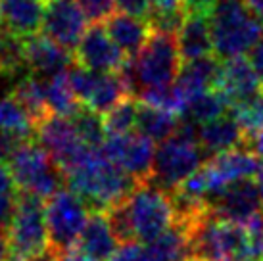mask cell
Returning <instances> with one entry per match:
<instances>
[{
    "label": "cell",
    "mask_w": 263,
    "mask_h": 261,
    "mask_svg": "<svg viewBox=\"0 0 263 261\" xmlns=\"http://www.w3.org/2000/svg\"><path fill=\"white\" fill-rule=\"evenodd\" d=\"M22 69H27L25 39L0 27V75L14 77L15 73H20Z\"/></svg>",
    "instance_id": "f546056e"
},
{
    "label": "cell",
    "mask_w": 263,
    "mask_h": 261,
    "mask_svg": "<svg viewBox=\"0 0 263 261\" xmlns=\"http://www.w3.org/2000/svg\"><path fill=\"white\" fill-rule=\"evenodd\" d=\"M10 254L37 259L50 248L48 225H46V200L29 192L17 196L15 211L6 227Z\"/></svg>",
    "instance_id": "ba28073f"
},
{
    "label": "cell",
    "mask_w": 263,
    "mask_h": 261,
    "mask_svg": "<svg viewBox=\"0 0 263 261\" xmlns=\"http://www.w3.org/2000/svg\"><path fill=\"white\" fill-rule=\"evenodd\" d=\"M73 56L75 64L96 73L121 71L129 62L125 52L114 43L106 27H102V23H95L88 27L77 44Z\"/></svg>",
    "instance_id": "4fadbf2b"
},
{
    "label": "cell",
    "mask_w": 263,
    "mask_h": 261,
    "mask_svg": "<svg viewBox=\"0 0 263 261\" xmlns=\"http://www.w3.org/2000/svg\"><path fill=\"white\" fill-rule=\"evenodd\" d=\"M183 227L189 232L190 252L194 259L236 261L248 257L246 227L217 217L212 210Z\"/></svg>",
    "instance_id": "5b68a950"
},
{
    "label": "cell",
    "mask_w": 263,
    "mask_h": 261,
    "mask_svg": "<svg viewBox=\"0 0 263 261\" xmlns=\"http://www.w3.org/2000/svg\"><path fill=\"white\" fill-rule=\"evenodd\" d=\"M261 213H263V181H261Z\"/></svg>",
    "instance_id": "bcb514c9"
},
{
    "label": "cell",
    "mask_w": 263,
    "mask_h": 261,
    "mask_svg": "<svg viewBox=\"0 0 263 261\" xmlns=\"http://www.w3.org/2000/svg\"><path fill=\"white\" fill-rule=\"evenodd\" d=\"M66 184L88 203L90 211H106L131 194L137 181L96 148L87 160L67 171Z\"/></svg>",
    "instance_id": "6da1fadb"
},
{
    "label": "cell",
    "mask_w": 263,
    "mask_h": 261,
    "mask_svg": "<svg viewBox=\"0 0 263 261\" xmlns=\"http://www.w3.org/2000/svg\"><path fill=\"white\" fill-rule=\"evenodd\" d=\"M43 0H0V27L29 39L43 29Z\"/></svg>",
    "instance_id": "ac0fdd59"
},
{
    "label": "cell",
    "mask_w": 263,
    "mask_h": 261,
    "mask_svg": "<svg viewBox=\"0 0 263 261\" xmlns=\"http://www.w3.org/2000/svg\"><path fill=\"white\" fill-rule=\"evenodd\" d=\"M79 2L83 14L87 17V22L95 23H106L111 15L116 14L117 0H77Z\"/></svg>",
    "instance_id": "e575fe53"
},
{
    "label": "cell",
    "mask_w": 263,
    "mask_h": 261,
    "mask_svg": "<svg viewBox=\"0 0 263 261\" xmlns=\"http://www.w3.org/2000/svg\"><path fill=\"white\" fill-rule=\"evenodd\" d=\"M8 255H10L8 234H6V229H4V227H0V261H6Z\"/></svg>",
    "instance_id": "b9f144b4"
},
{
    "label": "cell",
    "mask_w": 263,
    "mask_h": 261,
    "mask_svg": "<svg viewBox=\"0 0 263 261\" xmlns=\"http://www.w3.org/2000/svg\"><path fill=\"white\" fill-rule=\"evenodd\" d=\"M177 114L167 109L156 108L150 104L140 102L139 106V119H137V130L152 138L154 142H163L169 137L175 135L177 127L181 121H177Z\"/></svg>",
    "instance_id": "d4e9b609"
},
{
    "label": "cell",
    "mask_w": 263,
    "mask_h": 261,
    "mask_svg": "<svg viewBox=\"0 0 263 261\" xmlns=\"http://www.w3.org/2000/svg\"><path fill=\"white\" fill-rule=\"evenodd\" d=\"M69 119L75 125L79 137L88 146H92V148H100L102 146V142L108 137V133H106V127H104V117L98 111L87 108V106H81Z\"/></svg>",
    "instance_id": "1f68e13d"
},
{
    "label": "cell",
    "mask_w": 263,
    "mask_h": 261,
    "mask_svg": "<svg viewBox=\"0 0 263 261\" xmlns=\"http://www.w3.org/2000/svg\"><path fill=\"white\" fill-rule=\"evenodd\" d=\"M35 138L64 169V173L79 165L81 161H85L96 150L79 137L69 117L54 116V114L44 117L37 125Z\"/></svg>",
    "instance_id": "30bf717a"
},
{
    "label": "cell",
    "mask_w": 263,
    "mask_h": 261,
    "mask_svg": "<svg viewBox=\"0 0 263 261\" xmlns=\"http://www.w3.org/2000/svg\"><path fill=\"white\" fill-rule=\"evenodd\" d=\"M139 106L140 100H137V96H129L119 102L116 108H111L104 116V127H106L108 137L133 133V129L137 127V119H139Z\"/></svg>",
    "instance_id": "4dcf8cb0"
},
{
    "label": "cell",
    "mask_w": 263,
    "mask_h": 261,
    "mask_svg": "<svg viewBox=\"0 0 263 261\" xmlns=\"http://www.w3.org/2000/svg\"><path fill=\"white\" fill-rule=\"evenodd\" d=\"M90 215L88 203L77 192L64 187L46 200V225L50 250L62 255L79 244L81 232Z\"/></svg>",
    "instance_id": "9c48e42d"
},
{
    "label": "cell",
    "mask_w": 263,
    "mask_h": 261,
    "mask_svg": "<svg viewBox=\"0 0 263 261\" xmlns=\"http://www.w3.org/2000/svg\"><path fill=\"white\" fill-rule=\"evenodd\" d=\"M246 148H250V150L256 154V156L263 158V130H259L257 135H254L252 138H248Z\"/></svg>",
    "instance_id": "60d3db41"
},
{
    "label": "cell",
    "mask_w": 263,
    "mask_h": 261,
    "mask_svg": "<svg viewBox=\"0 0 263 261\" xmlns=\"http://www.w3.org/2000/svg\"><path fill=\"white\" fill-rule=\"evenodd\" d=\"M231 114V102L227 100V96L221 92L219 88H208L196 98H192L189 108L184 111L183 119L192 121L196 125H205L217 119L221 116Z\"/></svg>",
    "instance_id": "484cf974"
},
{
    "label": "cell",
    "mask_w": 263,
    "mask_h": 261,
    "mask_svg": "<svg viewBox=\"0 0 263 261\" xmlns=\"http://www.w3.org/2000/svg\"><path fill=\"white\" fill-rule=\"evenodd\" d=\"M210 27L213 50L221 62L244 56L263 41V20L244 4V0H217Z\"/></svg>",
    "instance_id": "277c9868"
},
{
    "label": "cell",
    "mask_w": 263,
    "mask_h": 261,
    "mask_svg": "<svg viewBox=\"0 0 263 261\" xmlns=\"http://www.w3.org/2000/svg\"><path fill=\"white\" fill-rule=\"evenodd\" d=\"M25 64L29 73L50 79L58 73L67 71L75 64V56L50 36L37 33L25 39Z\"/></svg>",
    "instance_id": "2e32d148"
},
{
    "label": "cell",
    "mask_w": 263,
    "mask_h": 261,
    "mask_svg": "<svg viewBox=\"0 0 263 261\" xmlns=\"http://www.w3.org/2000/svg\"><path fill=\"white\" fill-rule=\"evenodd\" d=\"M10 95L23 106V109L33 117L35 123H41L44 117L50 116L48 108V95H46V79L29 73L27 77H23Z\"/></svg>",
    "instance_id": "cb8c5ba5"
},
{
    "label": "cell",
    "mask_w": 263,
    "mask_h": 261,
    "mask_svg": "<svg viewBox=\"0 0 263 261\" xmlns=\"http://www.w3.org/2000/svg\"><path fill=\"white\" fill-rule=\"evenodd\" d=\"M0 130L15 133L25 138H35L37 133V123L12 95L0 98Z\"/></svg>",
    "instance_id": "83f0119b"
},
{
    "label": "cell",
    "mask_w": 263,
    "mask_h": 261,
    "mask_svg": "<svg viewBox=\"0 0 263 261\" xmlns=\"http://www.w3.org/2000/svg\"><path fill=\"white\" fill-rule=\"evenodd\" d=\"M142 248L144 244L140 240L121 242L108 261H142Z\"/></svg>",
    "instance_id": "d590c367"
},
{
    "label": "cell",
    "mask_w": 263,
    "mask_h": 261,
    "mask_svg": "<svg viewBox=\"0 0 263 261\" xmlns=\"http://www.w3.org/2000/svg\"><path fill=\"white\" fill-rule=\"evenodd\" d=\"M248 60L252 62L254 69H256L257 75H259V81H261V87H263V41H259V43L248 52Z\"/></svg>",
    "instance_id": "f35d334b"
},
{
    "label": "cell",
    "mask_w": 263,
    "mask_h": 261,
    "mask_svg": "<svg viewBox=\"0 0 263 261\" xmlns=\"http://www.w3.org/2000/svg\"><path fill=\"white\" fill-rule=\"evenodd\" d=\"M46 95H48L50 114H54V116L71 117L83 106L79 98L75 96V92L71 90L67 71H62L50 77V79H46Z\"/></svg>",
    "instance_id": "4316f807"
},
{
    "label": "cell",
    "mask_w": 263,
    "mask_h": 261,
    "mask_svg": "<svg viewBox=\"0 0 263 261\" xmlns=\"http://www.w3.org/2000/svg\"><path fill=\"white\" fill-rule=\"evenodd\" d=\"M17 196H20V189L12 177L10 167L6 161H0V227H4V229L12 221Z\"/></svg>",
    "instance_id": "836d02e7"
},
{
    "label": "cell",
    "mask_w": 263,
    "mask_h": 261,
    "mask_svg": "<svg viewBox=\"0 0 263 261\" xmlns=\"http://www.w3.org/2000/svg\"><path fill=\"white\" fill-rule=\"evenodd\" d=\"M198 142L202 146V150L208 154V158H212V156L229 152L234 148H244L248 138L240 129V125L236 123L233 114H227L210 123L200 125Z\"/></svg>",
    "instance_id": "d6986e66"
},
{
    "label": "cell",
    "mask_w": 263,
    "mask_h": 261,
    "mask_svg": "<svg viewBox=\"0 0 263 261\" xmlns=\"http://www.w3.org/2000/svg\"><path fill=\"white\" fill-rule=\"evenodd\" d=\"M210 210L225 221L246 225L261 215V182L246 179L229 184L210 202Z\"/></svg>",
    "instance_id": "5bb4252c"
},
{
    "label": "cell",
    "mask_w": 263,
    "mask_h": 261,
    "mask_svg": "<svg viewBox=\"0 0 263 261\" xmlns=\"http://www.w3.org/2000/svg\"><path fill=\"white\" fill-rule=\"evenodd\" d=\"M177 41H179V50H181V58L184 64L200 58H208V56H215L212 27H210L208 15H186V20L177 33Z\"/></svg>",
    "instance_id": "44dd1931"
},
{
    "label": "cell",
    "mask_w": 263,
    "mask_h": 261,
    "mask_svg": "<svg viewBox=\"0 0 263 261\" xmlns=\"http://www.w3.org/2000/svg\"><path fill=\"white\" fill-rule=\"evenodd\" d=\"M236 261H256V259H250V257H242V259H236Z\"/></svg>",
    "instance_id": "7dc6e473"
},
{
    "label": "cell",
    "mask_w": 263,
    "mask_h": 261,
    "mask_svg": "<svg viewBox=\"0 0 263 261\" xmlns=\"http://www.w3.org/2000/svg\"><path fill=\"white\" fill-rule=\"evenodd\" d=\"M43 33L75 52L83 35L87 33V17L77 0H43Z\"/></svg>",
    "instance_id": "7c38bea8"
},
{
    "label": "cell",
    "mask_w": 263,
    "mask_h": 261,
    "mask_svg": "<svg viewBox=\"0 0 263 261\" xmlns=\"http://www.w3.org/2000/svg\"><path fill=\"white\" fill-rule=\"evenodd\" d=\"M123 202L129 213L135 238L140 242L158 238L177 223L171 192L158 187L152 179L137 182L135 190Z\"/></svg>",
    "instance_id": "8992f818"
},
{
    "label": "cell",
    "mask_w": 263,
    "mask_h": 261,
    "mask_svg": "<svg viewBox=\"0 0 263 261\" xmlns=\"http://www.w3.org/2000/svg\"><path fill=\"white\" fill-rule=\"evenodd\" d=\"M192 252H190L189 232L183 225L171 227L161 236L150 240L142 248V261H190Z\"/></svg>",
    "instance_id": "603a6c76"
},
{
    "label": "cell",
    "mask_w": 263,
    "mask_h": 261,
    "mask_svg": "<svg viewBox=\"0 0 263 261\" xmlns=\"http://www.w3.org/2000/svg\"><path fill=\"white\" fill-rule=\"evenodd\" d=\"M108 160L131 175L137 182L152 179L154 160H156V142L142 133H127L117 137H106L98 148Z\"/></svg>",
    "instance_id": "8fae6325"
},
{
    "label": "cell",
    "mask_w": 263,
    "mask_h": 261,
    "mask_svg": "<svg viewBox=\"0 0 263 261\" xmlns=\"http://www.w3.org/2000/svg\"><path fill=\"white\" fill-rule=\"evenodd\" d=\"M231 114L236 119V123L240 125L246 138H252L263 130V90L254 98L246 102H240L231 108Z\"/></svg>",
    "instance_id": "d6a6232c"
},
{
    "label": "cell",
    "mask_w": 263,
    "mask_h": 261,
    "mask_svg": "<svg viewBox=\"0 0 263 261\" xmlns=\"http://www.w3.org/2000/svg\"><path fill=\"white\" fill-rule=\"evenodd\" d=\"M190 261H200V259H194V257H192V259H190Z\"/></svg>",
    "instance_id": "c3c4849f"
},
{
    "label": "cell",
    "mask_w": 263,
    "mask_h": 261,
    "mask_svg": "<svg viewBox=\"0 0 263 261\" xmlns=\"http://www.w3.org/2000/svg\"><path fill=\"white\" fill-rule=\"evenodd\" d=\"M31 138L20 137L15 133H8V130H0V161H10V158L15 154V150Z\"/></svg>",
    "instance_id": "8d00e7d4"
},
{
    "label": "cell",
    "mask_w": 263,
    "mask_h": 261,
    "mask_svg": "<svg viewBox=\"0 0 263 261\" xmlns=\"http://www.w3.org/2000/svg\"><path fill=\"white\" fill-rule=\"evenodd\" d=\"M117 6L121 8V12L125 14L137 15V17H142L148 22V17L152 14L154 0H117Z\"/></svg>",
    "instance_id": "74e56055"
},
{
    "label": "cell",
    "mask_w": 263,
    "mask_h": 261,
    "mask_svg": "<svg viewBox=\"0 0 263 261\" xmlns=\"http://www.w3.org/2000/svg\"><path fill=\"white\" fill-rule=\"evenodd\" d=\"M200 125L183 119L175 135L160 142L154 160L152 181L167 192L179 189L208 161V154L198 142Z\"/></svg>",
    "instance_id": "3957f363"
},
{
    "label": "cell",
    "mask_w": 263,
    "mask_h": 261,
    "mask_svg": "<svg viewBox=\"0 0 263 261\" xmlns=\"http://www.w3.org/2000/svg\"><path fill=\"white\" fill-rule=\"evenodd\" d=\"M77 246L92 261H108L114 255L119 240L111 231L106 211H90Z\"/></svg>",
    "instance_id": "7402d4cb"
},
{
    "label": "cell",
    "mask_w": 263,
    "mask_h": 261,
    "mask_svg": "<svg viewBox=\"0 0 263 261\" xmlns=\"http://www.w3.org/2000/svg\"><path fill=\"white\" fill-rule=\"evenodd\" d=\"M8 167L17 189L43 200H48L60 189L67 187L64 169L39 144L37 138L25 140L10 158Z\"/></svg>",
    "instance_id": "52a82bcc"
},
{
    "label": "cell",
    "mask_w": 263,
    "mask_h": 261,
    "mask_svg": "<svg viewBox=\"0 0 263 261\" xmlns=\"http://www.w3.org/2000/svg\"><path fill=\"white\" fill-rule=\"evenodd\" d=\"M219 67L221 62L217 56H208V58H200L194 62L183 65V69L179 73V79L175 81L177 98L181 102L183 108V116L192 98H196L198 95H202L208 88H213L219 77Z\"/></svg>",
    "instance_id": "e0dca14e"
},
{
    "label": "cell",
    "mask_w": 263,
    "mask_h": 261,
    "mask_svg": "<svg viewBox=\"0 0 263 261\" xmlns=\"http://www.w3.org/2000/svg\"><path fill=\"white\" fill-rule=\"evenodd\" d=\"M106 31L110 33L114 43L125 52V56L131 60L137 58L140 50L146 46L152 35V25L142 17L117 12L106 22Z\"/></svg>",
    "instance_id": "ffe728a7"
},
{
    "label": "cell",
    "mask_w": 263,
    "mask_h": 261,
    "mask_svg": "<svg viewBox=\"0 0 263 261\" xmlns=\"http://www.w3.org/2000/svg\"><path fill=\"white\" fill-rule=\"evenodd\" d=\"M183 58L179 50L177 33L152 29L146 46L137 58H131L123 67L127 79L131 81L135 96L148 88L173 87L183 69Z\"/></svg>",
    "instance_id": "7a4b0ae2"
},
{
    "label": "cell",
    "mask_w": 263,
    "mask_h": 261,
    "mask_svg": "<svg viewBox=\"0 0 263 261\" xmlns=\"http://www.w3.org/2000/svg\"><path fill=\"white\" fill-rule=\"evenodd\" d=\"M33 261H60V255L54 254L50 248H48V252H46V254H43L41 257H37V259H33Z\"/></svg>",
    "instance_id": "ee69618b"
},
{
    "label": "cell",
    "mask_w": 263,
    "mask_h": 261,
    "mask_svg": "<svg viewBox=\"0 0 263 261\" xmlns=\"http://www.w3.org/2000/svg\"><path fill=\"white\" fill-rule=\"evenodd\" d=\"M6 261H33V259H27V257H23V255H17V254H10L6 257Z\"/></svg>",
    "instance_id": "f6af8a7d"
},
{
    "label": "cell",
    "mask_w": 263,
    "mask_h": 261,
    "mask_svg": "<svg viewBox=\"0 0 263 261\" xmlns=\"http://www.w3.org/2000/svg\"><path fill=\"white\" fill-rule=\"evenodd\" d=\"M186 0H154L148 23L156 31L179 33L181 25L186 20Z\"/></svg>",
    "instance_id": "f1b7e54d"
},
{
    "label": "cell",
    "mask_w": 263,
    "mask_h": 261,
    "mask_svg": "<svg viewBox=\"0 0 263 261\" xmlns=\"http://www.w3.org/2000/svg\"><path fill=\"white\" fill-rule=\"evenodd\" d=\"M215 88L227 96L231 102V108L254 98L263 90L259 75L254 69L248 56H236L231 60H223L219 67V77L215 83Z\"/></svg>",
    "instance_id": "9a60e30c"
},
{
    "label": "cell",
    "mask_w": 263,
    "mask_h": 261,
    "mask_svg": "<svg viewBox=\"0 0 263 261\" xmlns=\"http://www.w3.org/2000/svg\"><path fill=\"white\" fill-rule=\"evenodd\" d=\"M60 261H92L90 257H88L83 250H81L79 246L71 248V250H67V252H64V254L60 255Z\"/></svg>",
    "instance_id": "ab89813d"
},
{
    "label": "cell",
    "mask_w": 263,
    "mask_h": 261,
    "mask_svg": "<svg viewBox=\"0 0 263 261\" xmlns=\"http://www.w3.org/2000/svg\"><path fill=\"white\" fill-rule=\"evenodd\" d=\"M244 4L257 15L263 20V0H244Z\"/></svg>",
    "instance_id": "7bdbcfd3"
}]
</instances>
